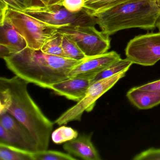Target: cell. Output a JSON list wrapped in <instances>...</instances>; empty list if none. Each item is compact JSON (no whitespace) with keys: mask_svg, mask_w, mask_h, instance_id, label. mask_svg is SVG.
I'll list each match as a JSON object with an SVG mask.
<instances>
[{"mask_svg":"<svg viewBox=\"0 0 160 160\" xmlns=\"http://www.w3.org/2000/svg\"><path fill=\"white\" fill-rule=\"evenodd\" d=\"M2 59L15 75L29 84L49 89L55 84L69 78L71 71L84 60L48 55L27 47Z\"/></svg>","mask_w":160,"mask_h":160,"instance_id":"cell-1","label":"cell"},{"mask_svg":"<svg viewBox=\"0 0 160 160\" xmlns=\"http://www.w3.org/2000/svg\"><path fill=\"white\" fill-rule=\"evenodd\" d=\"M0 84L7 87L12 95V104L7 113L28 128L36 142L38 151L48 149L54 123L30 95L29 83L15 75L11 78L2 77Z\"/></svg>","mask_w":160,"mask_h":160,"instance_id":"cell-2","label":"cell"},{"mask_svg":"<svg viewBox=\"0 0 160 160\" xmlns=\"http://www.w3.org/2000/svg\"><path fill=\"white\" fill-rule=\"evenodd\" d=\"M92 15L103 33L110 36L127 29H154L160 10L154 0H137Z\"/></svg>","mask_w":160,"mask_h":160,"instance_id":"cell-3","label":"cell"},{"mask_svg":"<svg viewBox=\"0 0 160 160\" xmlns=\"http://www.w3.org/2000/svg\"><path fill=\"white\" fill-rule=\"evenodd\" d=\"M60 1L48 6L32 5L22 12L58 29L70 26H95L97 24L96 18L88 9L84 8L79 12H71L61 4Z\"/></svg>","mask_w":160,"mask_h":160,"instance_id":"cell-4","label":"cell"},{"mask_svg":"<svg viewBox=\"0 0 160 160\" xmlns=\"http://www.w3.org/2000/svg\"><path fill=\"white\" fill-rule=\"evenodd\" d=\"M5 19L24 38L27 47L34 50H41L44 44L58 32L56 27L9 6L5 12Z\"/></svg>","mask_w":160,"mask_h":160,"instance_id":"cell-5","label":"cell"},{"mask_svg":"<svg viewBox=\"0 0 160 160\" xmlns=\"http://www.w3.org/2000/svg\"><path fill=\"white\" fill-rule=\"evenodd\" d=\"M127 72H121L92 84L84 98L60 116L55 120V123L61 125L67 124L70 122L81 121L84 112L92 111L96 104V101L113 88L120 79L124 77Z\"/></svg>","mask_w":160,"mask_h":160,"instance_id":"cell-6","label":"cell"},{"mask_svg":"<svg viewBox=\"0 0 160 160\" xmlns=\"http://www.w3.org/2000/svg\"><path fill=\"white\" fill-rule=\"evenodd\" d=\"M58 32L76 42L87 58L104 54L110 47L109 36L93 26H67L58 29Z\"/></svg>","mask_w":160,"mask_h":160,"instance_id":"cell-7","label":"cell"},{"mask_svg":"<svg viewBox=\"0 0 160 160\" xmlns=\"http://www.w3.org/2000/svg\"><path fill=\"white\" fill-rule=\"evenodd\" d=\"M125 53L135 64L153 66L160 60V32L135 36L127 44Z\"/></svg>","mask_w":160,"mask_h":160,"instance_id":"cell-8","label":"cell"},{"mask_svg":"<svg viewBox=\"0 0 160 160\" xmlns=\"http://www.w3.org/2000/svg\"><path fill=\"white\" fill-rule=\"evenodd\" d=\"M120 59V55L114 51L87 58L71 71L69 74V78L82 77L91 80L98 73Z\"/></svg>","mask_w":160,"mask_h":160,"instance_id":"cell-9","label":"cell"},{"mask_svg":"<svg viewBox=\"0 0 160 160\" xmlns=\"http://www.w3.org/2000/svg\"><path fill=\"white\" fill-rule=\"evenodd\" d=\"M0 125L16 138L20 148L28 151H37V144L28 128L9 113L0 115Z\"/></svg>","mask_w":160,"mask_h":160,"instance_id":"cell-10","label":"cell"},{"mask_svg":"<svg viewBox=\"0 0 160 160\" xmlns=\"http://www.w3.org/2000/svg\"><path fill=\"white\" fill-rule=\"evenodd\" d=\"M90 86V78L75 77L55 84L50 89L57 95L78 102L84 98Z\"/></svg>","mask_w":160,"mask_h":160,"instance_id":"cell-11","label":"cell"},{"mask_svg":"<svg viewBox=\"0 0 160 160\" xmlns=\"http://www.w3.org/2000/svg\"><path fill=\"white\" fill-rule=\"evenodd\" d=\"M1 26V58L18 53L27 47L26 41L6 19Z\"/></svg>","mask_w":160,"mask_h":160,"instance_id":"cell-12","label":"cell"},{"mask_svg":"<svg viewBox=\"0 0 160 160\" xmlns=\"http://www.w3.org/2000/svg\"><path fill=\"white\" fill-rule=\"evenodd\" d=\"M92 134L79 135L77 138L66 142L63 148L71 155L85 160H101L98 151L91 141Z\"/></svg>","mask_w":160,"mask_h":160,"instance_id":"cell-13","label":"cell"},{"mask_svg":"<svg viewBox=\"0 0 160 160\" xmlns=\"http://www.w3.org/2000/svg\"><path fill=\"white\" fill-rule=\"evenodd\" d=\"M130 102L139 109L152 108L160 104V92L141 90L136 87L131 89L126 94Z\"/></svg>","mask_w":160,"mask_h":160,"instance_id":"cell-14","label":"cell"},{"mask_svg":"<svg viewBox=\"0 0 160 160\" xmlns=\"http://www.w3.org/2000/svg\"><path fill=\"white\" fill-rule=\"evenodd\" d=\"M133 64V63L127 58L120 59L96 74L91 80V85L97 81L113 76L119 73L128 71Z\"/></svg>","mask_w":160,"mask_h":160,"instance_id":"cell-15","label":"cell"},{"mask_svg":"<svg viewBox=\"0 0 160 160\" xmlns=\"http://www.w3.org/2000/svg\"><path fill=\"white\" fill-rule=\"evenodd\" d=\"M32 152L0 143V160H33Z\"/></svg>","mask_w":160,"mask_h":160,"instance_id":"cell-16","label":"cell"},{"mask_svg":"<svg viewBox=\"0 0 160 160\" xmlns=\"http://www.w3.org/2000/svg\"><path fill=\"white\" fill-rule=\"evenodd\" d=\"M137 0H86L84 8L92 14L126 2Z\"/></svg>","mask_w":160,"mask_h":160,"instance_id":"cell-17","label":"cell"},{"mask_svg":"<svg viewBox=\"0 0 160 160\" xmlns=\"http://www.w3.org/2000/svg\"><path fill=\"white\" fill-rule=\"evenodd\" d=\"M62 37L63 35L58 32L44 44L41 51L48 55L66 58L62 48Z\"/></svg>","mask_w":160,"mask_h":160,"instance_id":"cell-18","label":"cell"},{"mask_svg":"<svg viewBox=\"0 0 160 160\" xmlns=\"http://www.w3.org/2000/svg\"><path fill=\"white\" fill-rule=\"evenodd\" d=\"M62 35V48L65 58L75 60H83L87 58L76 42L69 36Z\"/></svg>","mask_w":160,"mask_h":160,"instance_id":"cell-19","label":"cell"},{"mask_svg":"<svg viewBox=\"0 0 160 160\" xmlns=\"http://www.w3.org/2000/svg\"><path fill=\"white\" fill-rule=\"evenodd\" d=\"M33 160H76L78 159L69 153L58 151H37L32 152Z\"/></svg>","mask_w":160,"mask_h":160,"instance_id":"cell-20","label":"cell"},{"mask_svg":"<svg viewBox=\"0 0 160 160\" xmlns=\"http://www.w3.org/2000/svg\"><path fill=\"white\" fill-rule=\"evenodd\" d=\"M78 133L76 130L70 127L62 126L52 132V141L57 144L66 143L78 137Z\"/></svg>","mask_w":160,"mask_h":160,"instance_id":"cell-21","label":"cell"},{"mask_svg":"<svg viewBox=\"0 0 160 160\" xmlns=\"http://www.w3.org/2000/svg\"><path fill=\"white\" fill-rule=\"evenodd\" d=\"M12 102V95L9 89L0 84V115L7 113Z\"/></svg>","mask_w":160,"mask_h":160,"instance_id":"cell-22","label":"cell"},{"mask_svg":"<svg viewBox=\"0 0 160 160\" xmlns=\"http://www.w3.org/2000/svg\"><path fill=\"white\" fill-rule=\"evenodd\" d=\"M14 10L23 11L30 6L42 5L37 0H1Z\"/></svg>","mask_w":160,"mask_h":160,"instance_id":"cell-23","label":"cell"},{"mask_svg":"<svg viewBox=\"0 0 160 160\" xmlns=\"http://www.w3.org/2000/svg\"><path fill=\"white\" fill-rule=\"evenodd\" d=\"M86 0H61V4L69 12L78 13L84 8Z\"/></svg>","mask_w":160,"mask_h":160,"instance_id":"cell-24","label":"cell"},{"mask_svg":"<svg viewBox=\"0 0 160 160\" xmlns=\"http://www.w3.org/2000/svg\"><path fill=\"white\" fill-rule=\"evenodd\" d=\"M0 143L21 148L16 138L1 125H0Z\"/></svg>","mask_w":160,"mask_h":160,"instance_id":"cell-25","label":"cell"},{"mask_svg":"<svg viewBox=\"0 0 160 160\" xmlns=\"http://www.w3.org/2000/svg\"><path fill=\"white\" fill-rule=\"evenodd\" d=\"M134 160H160V148L146 150L135 156Z\"/></svg>","mask_w":160,"mask_h":160,"instance_id":"cell-26","label":"cell"},{"mask_svg":"<svg viewBox=\"0 0 160 160\" xmlns=\"http://www.w3.org/2000/svg\"><path fill=\"white\" fill-rule=\"evenodd\" d=\"M136 88L141 90L150 91L160 92V79L147 83L139 87H137Z\"/></svg>","mask_w":160,"mask_h":160,"instance_id":"cell-27","label":"cell"},{"mask_svg":"<svg viewBox=\"0 0 160 160\" xmlns=\"http://www.w3.org/2000/svg\"><path fill=\"white\" fill-rule=\"evenodd\" d=\"M39 2L41 3L42 5L43 6H48L52 3L58 2L60 0H37Z\"/></svg>","mask_w":160,"mask_h":160,"instance_id":"cell-28","label":"cell"},{"mask_svg":"<svg viewBox=\"0 0 160 160\" xmlns=\"http://www.w3.org/2000/svg\"><path fill=\"white\" fill-rule=\"evenodd\" d=\"M156 28H158L159 32H160V15L159 16V18H158V21H157Z\"/></svg>","mask_w":160,"mask_h":160,"instance_id":"cell-29","label":"cell"},{"mask_svg":"<svg viewBox=\"0 0 160 160\" xmlns=\"http://www.w3.org/2000/svg\"><path fill=\"white\" fill-rule=\"evenodd\" d=\"M156 5L158 6V8L160 10V0H154Z\"/></svg>","mask_w":160,"mask_h":160,"instance_id":"cell-30","label":"cell"},{"mask_svg":"<svg viewBox=\"0 0 160 160\" xmlns=\"http://www.w3.org/2000/svg\"></svg>","mask_w":160,"mask_h":160,"instance_id":"cell-31","label":"cell"}]
</instances>
